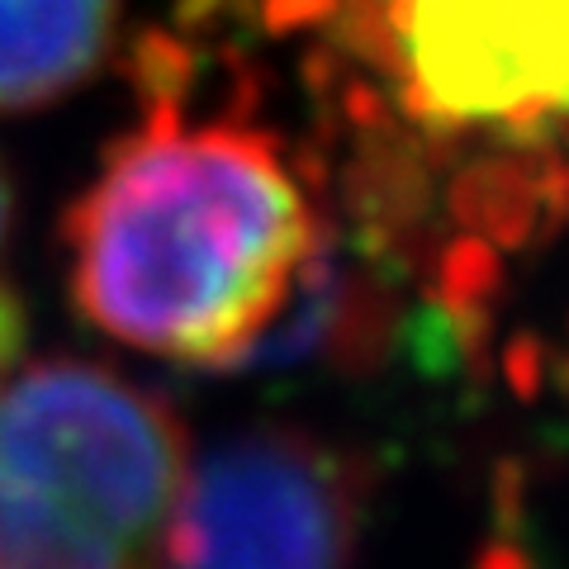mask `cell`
Listing matches in <instances>:
<instances>
[{
	"mask_svg": "<svg viewBox=\"0 0 569 569\" xmlns=\"http://www.w3.org/2000/svg\"><path fill=\"white\" fill-rule=\"evenodd\" d=\"M380 171L518 233L569 200V0H257Z\"/></svg>",
	"mask_w": 569,
	"mask_h": 569,
	"instance_id": "cell-2",
	"label": "cell"
},
{
	"mask_svg": "<svg viewBox=\"0 0 569 569\" xmlns=\"http://www.w3.org/2000/svg\"><path fill=\"white\" fill-rule=\"evenodd\" d=\"M119 0H0V114L67 100L104 67Z\"/></svg>",
	"mask_w": 569,
	"mask_h": 569,
	"instance_id": "cell-5",
	"label": "cell"
},
{
	"mask_svg": "<svg viewBox=\"0 0 569 569\" xmlns=\"http://www.w3.org/2000/svg\"><path fill=\"white\" fill-rule=\"evenodd\" d=\"M10 223H14V190H10V176L0 167V376L20 361L24 351V332H29V318H24V299L14 290V280L6 276V242H10Z\"/></svg>",
	"mask_w": 569,
	"mask_h": 569,
	"instance_id": "cell-7",
	"label": "cell"
},
{
	"mask_svg": "<svg viewBox=\"0 0 569 569\" xmlns=\"http://www.w3.org/2000/svg\"><path fill=\"white\" fill-rule=\"evenodd\" d=\"M0 569H152V560L0 466Z\"/></svg>",
	"mask_w": 569,
	"mask_h": 569,
	"instance_id": "cell-6",
	"label": "cell"
},
{
	"mask_svg": "<svg viewBox=\"0 0 569 569\" xmlns=\"http://www.w3.org/2000/svg\"><path fill=\"white\" fill-rule=\"evenodd\" d=\"M361 485L305 432H247L200 456L157 541L162 569H351Z\"/></svg>",
	"mask_w": 569,
	"mask_h": 569,
	"instance_id": "cell-4",
	"label": "cell"
},
{
	"mask_svg": "<svg viewBox=\"0 0 569 569\" xmlns=\"http://www.w3.org/2000/svg\"><path fill=\"white\" fill-rule=\"evenodd\" d=\"M0 466L152 560L186 479V437L142 385L48 356L0 376Z\"/></svg>",
	"mask_w": 569,
	"mask_h": 569,
	"instance_id": "cell-3",
	"label": "cell"
},
{
	"mask_svg": "<svg viewBox=\"0 0 569 569\" xmlns=\"http://www.w3.org/2000/svg\"><path fill=\"white\" fill-rule=\"evenodd\" d=\"M138 123L67 209L71 299L104 337L186 366H242L328 242L284 138L242 110L190 114L133 58Z\"/></svg>",
	"mask_w": 569,
	"mask_h": 569,
	"instance_id": "cell-1",
	"label": "cell"
}]
</instances>
